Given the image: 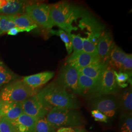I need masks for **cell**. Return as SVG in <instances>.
<instances>
[{"label": "cell", "instance_id": "1", "mask_svg": "<svg viewBox=\"0 0 132 132\" xmlns=\"http://www.w3.org/2000/svg\"><path fill=\"white\" fill-rule=\"evenodd\" d=\"M38 96L50 110L53 108L77 110L79 102L73 93L64 87L52 82L37 93Z\"/></svg>", "mask_w": 132, "mask_h": 132}, {"label": "cell", "instance_id": "2", "mask_svg": "<svg viewBox=\"0 0 132 132\" xmlns=\"http://www.w3.org/2000/svg\"><path fill=\"white\" fill-rule=\"evenodd\" d=\"M50 17L54 26L70 35L77 29L72 23L80 17V11L68 2H59L50 5Z\"/></svg>", "mask_w": 132, "mask_h": 132}, {"label": "cell", "instance_id": "3", "mask_svg": "<svg viewBox=\"0 0 132 132\" xmlns=\"http://www.w3.org/2000/svg\"><path fill=\"white\" fill-rule=\"evenodd\" d=\"M45 118L55 129L61 128L81 127L85 123L83 116L80 112L72 109H52Z\"/></svg>", "mask_w": 132, "mask_h": 132}, {"label": "cell", "instance_id": "4", "mask_svg": "<svg viewBox=\"0 0 132 132\" xmlns=\"http://www.w3.org/2000/svg\"><path fill=\"white\" fill-rule=\"evenodd\" d=\"M36 89L27 85L24 81H18L6 86L0 92L1 100L22 102L37 93Z\"/></svg>", "mask_w": 132, "mask_h": 132}, {"label": "cell", "instance_id": "5", "mask_svg": "<svg viewBox=\"0 0 132 132\" xmlns=\"http://www.w3.org/2000/svg\"><path fill=\"white\" fill-rule=\"evenodd\" d=\"M25 13L37 26L52 29L54 24L50 17V5L46 4H31L25 9Z\"/></svg>", "mask_w": 132, "mask_h": 132}, {"label": "cell", "instance_id": "6", "mask_svg": "<svg viewBox=\"0 0 132 132\" xmlns=\"http://www.w3.org/2000/svg\"><path fill=\"white\" fill-rule=\"evenodd\" d=\"M78 79V71L72 66L66 63L59 70L55 82L66 89L71 90L73 94H77Z\"/></svg>", "mask_w": 132, "mask_h": 132}, {"label": "cell", "instance_id": "7", "mask_svg": "<svg viewBox=\"0 0 132 132\" xmlns=\"http://www.w3.org/2000/svg\"><path fill=\"white\" fill-rule=\"evenodd\" d=\"M90 106L105 114L107 118H112L119 108L118 100L114 95H102L90 100Z\"/></svg>", "mask_w": 132, "mask_h": 132}, {"label": "cell", "instance_id": "8", "mask_svg": "<svg viewBox=\"0 0 132 132\" xmlns=\"http://www.w3.org/2000/svg\"><path fill=\"white\" fill-rule=\"evenodd\" d=\"M21 103L24 113L37 119L45 118L51 111L37 93Z\"/></svg>", "mask_w": 132, "mask_h": 132}, {"label": "cell", "instance_id": "9", "mask_svg": "<svg viewBox=\"0 0 132 132\" xmlns=\"http://www.w3.org/2000/svg\"><path fill=\"white\" fill-rule=\"evenodd\" d=\"M119 90L120 88L115 79L113 70L108 66L103 72L99 81L97 97L102 95H115L118 94Z\"/></svg>", "mask_w": 132, "mask_h": 132}, {"label": "cell", "instance_id": "10", "mask_svg": "<svg viewBox=\"0 0 132 132\" xmlns=\"http://www.w3.org/2000/svg\"><path fill=\"white\" fill-rule=\"evenodd\" d=\"M99 81L79 73L77 94L87 99H93L98 96Z\"/></svg>", "mask_w": 132, "mask_h": 132}, {"label": "cell", "instance_id": "11", "mask_svg": "<svg viewBox=\"0 0 132 132\" xmlns=\"http://www.w3.org/2000/svg\"><path fill=\"white\" fill-rule=\"evenodd\" d=\"M112 34L109 31L100 33L97 43V50L100 60L108 63L109 57L113 48L116 46Z\"/></svg>", "mask_w": 132, "mask_h": 132}, {"label": "cell", "instance_id": "12", "mask_svg": "<svg viewBox=\"0 0 132 132\" xmlns=\"http://www.w3.org/2000/svg\"><path fill=\"white\" fill-rule=\"evenodd\" d=\"M99 60H100L99 57L95 56L82 51L71 53V55L67 58L66 63L78 70Z\"/></svg>", "mask_w": 132, "mask_h": 132}, {"label": "cell", "instance_id": "13", "mask_svg": "<svg viewBox=\"0 0 132 132\" xmlns=\"http://www.w3.org/2000/svg\"><path fill=\"white\" fill-rule=\"evenodd\" d=\"M21 102L0 101V117L13 121L23 113Z\"/></svg>", "mask_w": 132, "mask_h": 132}, {"label": "cell", "instance_id": "14", "mask_svg": "<svg viewBox=\"0 0 132 132\" xmlns=\"http://www.w3.org/2000/svg\"><path fill=\"white\" fill-rule=\"evenodd\" d=\"M38 119L23 113L18 118L10 122L17 132H36Z\"/></svg>", "mask_w": 132, "mask_h": 132}, {"label": "cell", "instance_id": "15", "mask_svg": "<svg viewBox=\"0 0 132 132\" xmlns=\"http://www.w3.org/2000/svg\"><path fill=\"white\" fill-rule=\"evenodd\" d=\"M108 66V63L99 60L77 71L79 73L99 81L103 72Z\"/></svg>", "mask_w": 132, "mask_h": 132}, {"label": "cell", "instance_id": "16", "mask_svg": "<svg viewBox=\"0 0 132 132\" xmlns=\"http://www.w3.org/2000/svg\"><path fill=\"white\" fill-rule=\"evenodd\" d=\"M54 76L52 71H45L24 77L23 81L29 87L36 89L47 83Z\"/></svg>", "mask_w": 132, "mask_h": 132}, {"label": "cell", "instance_id": "17", "mask_svg": "<svg viewBox=\"0 0 132 132\" xmlns=\"http://www.w3.org/2000/svg\"><path fill=\"white\" fill-rule=\"evenodd\" d=\"M29 5V3L25 1H8L6 5L0 9V13L5 16L23 14Z\"/></svg>", "mask_w": 132, "mask_h": 132}, {"label": "cell", "instance_id": "18", "mask_svg": "<svg viewBox=\"0 0 132 132\" xmlns=\"http://www.w3.org/2000/svg\"><path fill=\"white\" fill-rule=\"evenodd\" d=\"M126 54V53L120 47L116 45L111 51L109 57L108 66L114 71L117 72L119 71Z\"/></svg>", "mask_w": 132, "mask_h": 132}, {"label": "cell", "instance_id": "19", "mask_svg": "<svg viewBox=\"0 0 132 132\" xmlns=\"http://www.w3.org/2000/svg\"><path fill=\"white\" fill-rule=\"evenodd\" d=\"M119 108L124 113H132V87H129L123 90L118 100Z\"/></svg>", "mask_w": 132, "mask_h": 132}, {"label": "cell", "instance_id": "20", "mask_svg": "<svg viewBox=\"0 0 132 132\" xmlns=\"http://www.w3.org/2000/svg\"><path fill=\"white\" fill-rule=\"evenodd\" d=\"M7 18L13 22L16 27L22 28H34L37 27L35 24L28 14H23L6 16Z\"/></svg>", "mask_w": 132, "mask_h": 132}, {"label": "cell", "instance_id": "21", "mask_svg": "<svg viewBox=\"0 0 132 132\" xmlns=\"http://www.w3.org/2000/svg\"><path fill=\"white\" fill-rule=\"evenodd\" d=\"M97 41L93 38L90 34L87 38H83V52L95 56H98L97 50Z\"/></svg>", "mask_w": 132, "mask_h": 132}, {"label": "cell", "instance_id": "22", "mask_svg": "<svg viewBox=\"0 0 132 132\" xmlns=\"http://www.w3.org/2000/svg\"><path fill=\"white\" fill-rule=\"evenodd\" d=\"M16 76L7 68L4 64L0 62V88L13 80Z\"/></svg>", "mask_w": 132, "mask_h": 132}, {"label": "cell", "instance_id": "23", "mask_svg": "<svg viewBox=\"0 0 132 132\" xmlns=\"http://www.w3.org/2000/svg\"><path fill=\"white\" fill-rule=\"evenodd\" d=\"M51 33L53 35H56L60 38L62 41L65 44L66 50L68 54H71L72 51V47L70 35L61 29H59L57 30L52 29L51 31Z\"/></svg>", "mask_w": 132, "mask_h": 132}, {"label": "cell", "instance_id": "24", "mask_svg": "<svg viewBox=\"0 0 132 132\" xmlns=\"http://www.w3.org/2000/svg\"><path fill=\"white\" fill-rule=\"evenodd\" d=\"M120 132H132V113H123L120 118Z\"/></svg>", "mask_w": 132, "mask_h": 132}, {"label": "cell", "instance_id": "25", "mask_svg": "<svg viewBox=\"0 0 132 132\" xmlns=\"http://www.w3.org/2000/svg\"><path fill=\"white\" fill-rule=\"evenodd\" d=\"M16 27L15 24L10 21L6 16L0 14V35L7 32L11 28Z\"/></svg>", "mask_w": 132, "mask_h": 132}, {"label": "cell", "instance_id": "26", "mask_svg": "<svg viewBox=\"0 0 132 132\" xmlns=\"http://www.w3.org/2000/svg\"><path fill=\"white\" fill-rule=\"evenodd\" d=\"M113 73L118 87L120 88H126L128 85V80L131 77L127 73L121 71L117 72L113 70Z\"/></svg>", "mask_w": 132, "mask_h": 132}, {"label": "cell", "instance_id": "27", "mask_svg": "<svg viewBox=\"0 0 132 132\" xmlns=\"http://www.w3.org/2000/svg\"><path fill=\"white\" fill-rule=\"evenodd\" d=\"M36 132H56V129L46 120V118L38 119Z\"/></svg>", "mask_w": 132, "mask_h": 132}, {"label": "cell", "instance_id": "28", "mask_svg": "<svg viewBox=\"0 0 132 132\" xmlns=\"http://www.w3.org/2000/svg\"><path fill=\"white\" fill-rule=\"evenodd\" d=\"M73 52H81L83 51V37L80 35L70 34Z\"/></svg>", "mask_w": 132, "mask_h": 132}, {"label": "cell", "instance_id": "29", "mask_svg": "<svg viewBox=\"0 0 132 132\" xmlns=\"http://www.w3.org/2000/svg\"><path fill=\"white\" fill-rule=\"evenodd\" d=\"M119 71L126 73L132 77V54L129 53L126 54L123 61L122 66Z\"/></svg>", "mask_w": 132, "mask_h": 132}, {"label": "cell", "instance_id": "30", "mask_svg": "<svg viewBox=\"0 0 132 132\" xmlns=\"http://www.w3.org/2000/svg\"><path fill=\"white\" fill-rule=\"evenodd\" d=\"M0 132H17L14 129L10 121L5 118H1Z\"/></svg>", "mask_w": 132, "mask_h": 132}, {"label": "cell", "instance_id": "31", "mask_svg": "<svg viewBox=\"0 0 132 132\" xmlns=\"http://www.w3.org/2000/svg\"><path fill=\"white\" fill-rule=\"evenodd\" d=\"M91 113L95 121L105 123L108 122V118L99 111L97 110H93L91 111Z\"/></svg>", "mask_w": 132, "mask_h": 132}, {"label": "cell", "instance_id": "32", "mask_svg": "<svg viewBox=\"0 0 132 132\" xmlns=\"http://www.w3.org/2000/svg\"><path fill=\"white\" fill-rule=\"evenodd\" d=\"M34 28H19L16 27L15 28H11L7 32V34L11 36H15L18 34L20 32H29L30 31L34 29Z\"/></svg>", "mask_w": 132, "mask_h": 132}, {"label": "cell", "instance_id": "33", "mask_svg": "<svg viewBox=\"0 0 132 132\" xmlns=\"http://www.w3.org/2000/svg\"><path fill=\"white\" fill-rule=\"evenodd\" d=\"M74 128H61L57 130L56 132H73Z\"/></svg>", "mask_w": 132, "mask_h": 132}, {"label": "cell", "instance_id": "34", "mask_svg": "<svg viewBox=\"0 0 132 132\" xmlns=\"http://www.w3.org/2000/svg\"><path fill=\"white\" fill-rule=\"evenodd\" d=\"M73 132H86L85 129L82 127H81L75 128Z\"/></svg>", "mask_w": 132, "mask_h": 132}, {"label": "cell", "instance_id": "35", "mask_svg": "<svg viewBox=\"0 0 132 132\" xmlns=\"http://www.w3.org/2000/svg\"><path fill=\"white\" fill-rule=\"evenodd\" d=\"M1 117H0V120H1Z\"/></svg>", "mask_w": 132, "mask_h": 132}, {"label": "cell", "instance_id": "36", "mask_svg": "<svg viewBox=\"0 0 132 132\" xmlns=\"http://www.w3.org/2000/svg\"><path fill=\"white\" fill-rule=\"evenodd\" d=\"M0 101H1V98H0Z\"/></svg>", "mask_w": 132, "mask_h": 132}]
</instances>
